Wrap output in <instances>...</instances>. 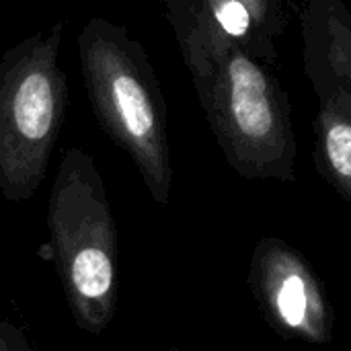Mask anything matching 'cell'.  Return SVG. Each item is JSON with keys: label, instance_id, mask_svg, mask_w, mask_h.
Listing matches in <instances>:
<instances>
[{"label": "cell", "instance_id": "cell-9", "mask_svg": "<svg viewBox=\"0 0 351 351\" xmlns=\"http://www.w3.org/2000/svg\"><path fill=\"white\" fill-rule=\"evenodd\" d=\"M0 351H35L25 329L10 321H0Z\"/></svg>", "mask_w": 351, "mask_h": 351}, {"label": "cell", "instance_id": "cell-8", "mask_svg": "<svg viewBox=\"0 0 351 351\" xmlns=\"http://www.w3.org/2000/svg\"><path fill=\"white\" fill-rule=\"evenodd\" d=\"M313 162L321 179L351 202V93L319 103L313 123Z\"/></svg>", "mask_w": 351, "mask_h": 351}, {"label": "cell", "instance_id": "cell-6", "mask_svg": "<svg viewBox=\"0 0 351 351\" xmlns=\"http://www.w3.org/2000/svg\"><path fill=\"white\" fill-rule=\"evenodd\" d=\"M165 16L173 29L234 43L267 68H278V39L292 19L286 0H165Z\"/></svg>", "mask_w": 351, "mask_h": 351}, {"label": "cell", "instance_id": "cell-2", "mask_svg": "<svg viewBox=\"0 0 351 351\" xmlns=\"http://www.w3.org/2000/svg\"><path fill=\"white\" fill-rule=\"evenodd\" d=\"M82 82L99 128L136 165L150 197L169 206V111L154 66L128 27L93 16L76 39Z\"/></svg>", "mask_w": 351, "mask_h": 351}, {"label": "cell", "instance_id": "cell-4", "mask_svg": "<svg viewBox=\"0 0 351 351\" xmlns=\"http://www.w3.org/2000/svg\"><path fill=\"white\" fill-rule=\"evenodd\" d=\"M62 37L64 23H53L0 56V193L14 204L45 181L66 119Z\"/></svg>", "mask_w": 351, "mask_h": 351}, {"label": "cell", "instance_id": "cell-5", "mask_svg": "<svg viewBox=\"0 0 351 351\" xmlns=\"http://www.w3.org/2000/svg\"><path fill=\"white\" fill-rule=\"evenodd\" d=\"M247 284L269 329L288 341L331 346L335 315L311 261L278 237L257 241Z\"/></svg>", "mask_w": 351, "mask_h": 351}, {"label": "cell", "instance_id": "cell-7", "mask_svg": "<svg viewBox=\"0 0 351 351\" xmlns=\"http://www.w3.org/2000/svg\"><path fill=\"white\" fill-rule=\"evenodd\" d=\"M302 68L317 101L351 93V14L341 0H308L300 10Z\"/></svg>", "mask_w": 351, "mask_h": 351}, {"label": "cell", "instance_id": "cell-3", "mask_svg": "<svg viewBox=\"0 0 351 351\" xmlns=\"http://www.w3.org/2000/svg\"><path fill=\"white\" fill-rule=\"evenodd\" d=\"M47 249L76 325L101 335L119 294V239L93 154L66 148L47 199Z\"/></svg>", "mask_w": 351, "mask_h": 351}, {"label": "cell", "instance_id": "cell-1", "mask_svg": "<svg viewBox=\"0 0 351 351\" xmlns=\"http://www.w3.org/2000/svg\"><path fill=\"white\" fill-rule=\"evenodd\" d=\"M173 31L228 167L247 181H294L298 146L292 105L276 70L234 43Z\"/></svg>", "mask_w": 351, "mask_h": 351}, {"label": "cell", "instance_id": "cell-10", "mask_svg": "<svg viewBox=\"0 0 351 351\" xmlns=\"http://www.w3.org/2000/svg\"><path fill=\"white\" fill-rule=\"evenodd\" d=\"M169 351H181V350H179V348H171V350H169Z\"/></svg>", "mask_w": 351, "mask_h": 351}]
</instances>
